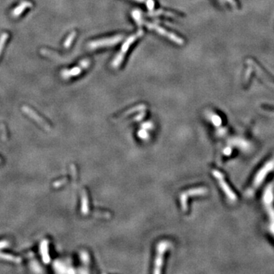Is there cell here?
<instances>
[{"label":"cell","mask_w":274,"mask_h":274,"mask_svg":"<svg viewBox=\"0 0 274 274\" xmlns=\"http://www.w3.org/2000/svg\"><path fill=\"white\" fill-rule=\"evenodd\" d=\"M145 108H146V106L145 105H144V104H139V105H137L136 106V107H132V108L128 110L127 111H126V112L123 114V116H127L129 115V114H133V113L137 112V111H143V110H145Z\"/></svg>","instance_id":"9a60e30c"},{"label":"cell","mask_w":274,"mask_h":274,"mask_svg":"<svg viewBox=\"0 0 274 274\" xmlns=\"http://www.w3.org/2000/svg\"><path fill=\"white\" fill-rule=\"evenodd\" d=\"M134 1L139 2H146V0H134Z\"/></svg>","instance_id":"603a6c76"},{"label":"cell","mask_w":274,"mask_h":274,"mask_svg":"<svg viewBox=\"0 0 274 274\" xmlns=\"http://www.w3.org/2000/svg\"><path fill=\"white\" fill-rule=\"evenodd\" d=\"M144 32L142 29L139 30L135 34H132L129 37H128V38L125 40V42L123 43V46L121 47V49H120V52L117 54V56L114 57V59H113L112 62V66L114 69H117L120 66V64L123 62V59L125 57V55H126V52L128 51L129 48L130 47L131 45L137 40L138 38L142 37L143 35Z\"/></svg>","instance_id":"7a4b0ae2"},{"label":"cell","mask_w":274,"mask_h":274,"mask_svg":"<svg viewBox=\"0 0 274 274\" xmlns=\"http://www.w3.org/2000/svg\"><path fill=\"white\" fill-rule=\"evenodd\" d=\"M144 113H142V114H141L140 115H138V117H136V120H141V119H142V117H144Z\"/></svg>","instance_id":"ffe728a7"},{"label":"cell","mask_w":274,"mask_h":274,"mask_svg":"<svg viewBox=\"0 0 274 274\" xmlns=\"http://www.w3.org/2000/svg\"><path fill=\"white\" fill-rule=\"evenodd\" d=\"M209 120L212 121V123H213L214 125H216V126H219V125H221L222 120H221V118L217 115V114L211 113V114L209 115Z\"/></svg>","instance_id":"2e32d148"},{"label":"cell","mask_w":274,"mask_h":274,"mask_svg":"<svg viewBox=\"0 0 274 274\" xmlns=\"http://www.w3.org/2000/svg\"><path fill=\"white\" fill-rule=\"evenodd\" d=\"M148 16H159V15H165L168 17H177V15L175 13L168 11L163 10V9H159L156 11H151L148 13Z\"/></svg>","instance_id":"8fae6325"},{"label":"cell","mask_w":274,"mask_h":274,"mask_svg":"<svg viewBox=\"0 0 274 274\" xmlns=\"http://www.w3.org/2000/svg\"><path fill=\"white\" fill-rule=\"evenodd\" d=\"M0 258L2 260H4V261H11V262L17 263V264H18V263L21 262V258L13 256V255L8 254V253H0Z\"/></svg>","instance_id":"4fadbf2b"},{"label":"cell","mask_w":274,"mask_h":274,"mask_svg":"<svg viewBox=\"0 0 274 274\" xmlns=\"http://www.w3.org/2000/svg\"><path fill=\"white\" fill-rule=\"evenodd\" d=\"M83 197H82V211L83 213L84 214V212H87L88 211V199L87 196H86V193H83Z\"/></svg>","instance_id":"e0dca14e"},{"label":"cell","mask_w":274,"mask_h":274,"mask_svg":"<svg viewBox=\"0 0 274 274\" xmlns=\"http://www.w3.org/2000/svg\"><path fill=\"white\" fill-rule=\"evenodd\" d=\"M132 17L135 20L136 22L139 26L143 25V19L142 18V12L139 11V9H135L132 12Z\"/></svg>","instance_id":"7c38bea8"},{"label":"cell","mask_w":274,"mask_h":274,"mask_svg":"<svg viewBox=\"0 0 274 274\" xmlns=\"http://www.w3.org/2000/svg\"><path fill=\"white\" fill-rule=\"evenodd\" d=\"M83 69H84L80 65H79L78 66L74 67V68L71 69L63 70L62 72V76L63 78H65V79H69V78L73 77V76H79V75L81 74Z\"/></svg>","instance_id":"30bf717a"},{"label":"cell","mask_w":274,"mask_h":274,"mask_svg":"<svg viewBox=\"0 0 274 274\" xmlns=\"http://www.w3.org/2000/svg\"><path fill=\"white\" fill-rule=\"evenodd\" d=\"M225 1H226L227 2L230 3V4H231V5L235 4V0H225Z\"/></svg>","instance_id":"7402d4cb"},{"label":"cell","mask_w":274,"mask_h":274,"mask_svg":"<svg viewBox=\"0 0 274 274\" xmlns=\"http://www.w3.org/2000/svg\"><path fill=\"white\" fill-rule=\"evenodd\" d=\"M123 39V35L122 34H118V35L113 36L108 38H103L99 39V40H93V41L89 42L88 47L91 50H95L100 47H110L114 46V45L120 43Z\"/></svg>","instance_id":"277c9868"},{"label":"cell","mask_w":274,"mask_h":274,"mask_svg":"<svg viewBox=\"0 0 274 274\" xmlns=\"http://www.w3.org/2000/svg\"><path fill=\"white\" fill-rule=\"evenodd\" d=\"M273 169H274V157L272 158V159H270V160H269L268 162H266V163L264 164V166L260 169L259 171L257 173L254 179L253 180L251 186H250V187H249L248 190H247V195L251 196L252 194L255 192V190L261 186V184H262L263 181L265 180L266 176H267L270 172H271Z\"/></svg>","instance_id":"6da1fadb"},{"label":"cell","mask_w":274,"mask_h":274,"mask_svg":"<svg viewBox=\"0 0 274 274\" xmlns=\"http://www.w3.org/2000/svg\"><path fill=\"white\" fill-rule=\"evenodd\" d=\"M171 245V243L167 241H162L157 245V256H156V263H155V273H159L161 272L162 261H163V255L166 250Z\"/></svg>","instance_id":"8992f818"},{"label":"cell","mask_w":274,"mask_h":274,"mask_svg":"<svg viewBox=\"0 0 274 274\" xmlns=\"http://www.w3.org/2000/svg\"><path fill=\"white\" fill-rule=\"evenodd\" d=\"M23 109H24V112H25L26 114L29 116V117H31L33 120H34L35 121H37V123H38V124H40V126H43V127H44V129H50V126L46 123V121H45L43 119H42L41 117L38 115V114H36L34 111H32V109L28 108V107H23Z\"/></svg>","instance_id":"9c48e42d"},{"label":"cell","mask_w":274,"mask_h":274,"mask_svg":"<svg viewBox=\"0 0 274 274\" xmlns=\"http://www.w3.org/2000/svg\"><path fill=\"white\" fill-rule=\"evenodd\" d=\"M273 193L272 185L268 186L266 188L264 194V203L266 206L269 218H270V229L274 235V207L273 204Z\"/></svg>","instance_id":"3957f363"},{"label":"cell","mask_w":274,"mask_h":274,"mask_svg":"<svg viewBox=\"0 0 274 274\" xmlns=\"http://www.w3.org/2000/svg\"><path fill=\"white\" fill-rule=\"evenodd\" d=\"M143 24H144V25L146 26L148 28H149V29H152V30H154V31H156V32L159 33L160 35L167 37V38H168L169 40H172L174 43H177V44L183 45L184 43V40H183L182 38H181V37H178V36L176 35V34H173V33L168 32V31H166L164 28H162L161 26L158 25V24H153V23H151V22H148V21H144Z\"/></svg>","instance_id":"5b68a950"},{"label":"cell","mask_w":274,"mask_h":274,"mask_svg":"<svg viewBox=\"0 0 274 274\" xmlns=\"http://www.w3.org/2000/svg\"><path fill=\"white\" fill-rule=\"evenodd\" d=\"M212 174H213L215 178H216L217 181H218L219 184L221 187V188H222V190H223L225 194H226V197H228V200H231L232 202L235 201L236 200L235 194V193L232 191V190L230 188L226 181H225L223 175H222L219 171H212Z\"/></svg>","instance_id":"52a82bcc"},{"label":"cell","mask_w":274,"mask_h":274,"mask_svg":"<svg viewBox=\"0 0 274 274\" xmlns=\"http://www.w3.org/2000/svg\"><path fill=\"white\" fill-rule=\"evenodd\" d=\"M90 63H91L90 60H89L88 59H84L79 62V65H80L84 69H87L88 67L90 66Z\"/></svg>","instance_id":"d6986e66"},{"label":"cell","mask_w":274,"mask_h":274,"mask_svg":"<svg viewBox=\"0 0 274 274\" xmlns=\"http://www.w3.org/2000/svg\"><path fill=\"white\" fill-rule=\"evenodd\" d=\"M76 31H72V32L69 34L68 37H66V39L65 42H64V47H65L66 48L69 47L71 46L73 41L74 40V39L76 38Z\"/></svg>","instance_id":"5bb4252c"},{"label":"cell","mask_w":274,"mask_h":274,"mask_svg":"<svg viewBox=\"0 0 274 274\" xmlns=\"http://www.w3.org/2000/svg\"><path fill=\"white\" fill-rule=\"evenodd\" d=\"M207 192V190L204 187H199V188H195L192 189V190H189L187 191L184 192V193L181 194V206H182V209H184V211L187 210V198L189 197H191V196L194 195H201V194H205Z\"/></svg>","instance_id":"ba28073f"},{"label":"cell","mask_w":274,"mask_h":274,"mask_svg":"<svg viewBox=\"0 0 274 274\" xmlns=\"http://www.w3.org/2000/svg\"><path fill=\"white\" fill-rule=\"evenodd\" d=\"M6 245H7V244H6V242H1V243H0V249L2 248V247H6Z\"/></svg>","instance_id":"44dd1931"},{"label":"cell","mask_w":274,"mask_h":274,"mask_svg":"<svg viewBox=\"0 0 274 274\" xmlns=\"http://www.w3.org/2000/svg\"><path fill=\"white\" fill-rule=\"evenodd\" d=\"M145 4H146L147 9H148V11H149V12L154 10V8H155L154 0H146V2H145Z\"/></svg>","instance_id":"ac0fdd59"}]
</instances>
